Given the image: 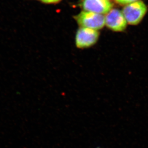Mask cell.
I'll use <instances>...</instances> for the list:
<instances>
[{
	"mask_svg": "<svg viewBox=\"0 0 148 148\" xmlns=\"http://www.w3.org/2000/svg\"><path fill=\"white\" fill-rule=\"evenodd\" d=\"M74 18L82 27L99 30L105 25V16L94 12L82 11Z\"/></svg>",
	"mask_w": 148,
	"mask_h": 148,
	"instance_id": "obj_1",
	"label": "cell"
},
{
	"mask_svg": "<svg viewBox=\"0 0 148 148\" xmlns=\"http://www.w3.org/2000/svg\"><path fill=\"white\" fill-rule=\"evenodd\" d=\"M147 11L146 4L143 1H138L125 6L122 12L127 24L137 25L141 22Z\"/></svg>",
	"mask_w": 148,
	"mask_h": 148,
	"instance_id": "obj_2",
	"label": "cell"
},
{
	"mask_svg": "<svg viewBox=\"0 0 148 148\" xmlns=\"http://www.w3.org/2000/svg\"><path fill=\"white\" fill-rule=\"evenodd\" d=\"M99 35L98 30L80 27L76 34V46L79 49L89 48L97 43Z\"/></svg>",
	"mask_w": 148,
	"mask_h": 148,
	"instance_id": "obj_3",
	"label": "cell"
},
{
	"mask_svg": "<svg viewBox=\"0 0 148 148\" xmlns=\"http://www.w3.org/2000/svg\"><path fill=\"white\" fill-rule=\"evenodd\" d=\"M127 23L122 11L113 9L105 16V25L112 31L122 32L127 27Z\"/></svg>",
	"mask_w": 148,
	"mask_h": 148,
	"instance_id": "obj_4",
	"label": "cell"
},
{
	"mask_svg": "<svg viewBox=\"0 0 148 148\" xmlns=\"http://www.w3.org/2000/svg\"><path fill=\"white\" fill-rule=\"evenodd\" d=\"M81 5L83 11L103 15L109 12L113 6L110 0H82Z\"/></svg>",
	"mask_w": 148,
	"mask_h": 148,
	"instance_id": "obj_5",
	"label": "cell"
},
{
	"mask_svg": "<svg viewBox=\"0 0 148 148\" xmlns=\"http://www.w3.org/2000/svg\"><path fill=\"white\" fill-rule=\"evenodd\" d=\"M138 0H115V1L118 4L120 5H127L135 1H138Z\"/></svg>",
	"mask_w": 148,
	"mask_h": 148,
	"instance_id": "obj_6",
	"label": "cell"
},
{
	"mask_svg": "<svg viewBox=\"0 0 148 148\" xmlns=\"http://www.w3.org/2000/svg\"><path fill=\"white\" fill-rule=\"evenodd\" d=\"M38 1L47 4H54V3H57L60 2L62 0H38Z\"/></svg>",
	"mask_w": 148,
	"mask_h": 148,
	"instance_id": "obj_7",
	"label": "cell"
}]
</instances>
